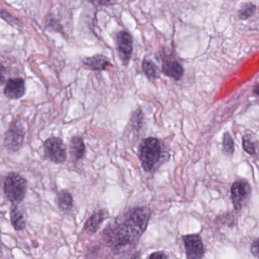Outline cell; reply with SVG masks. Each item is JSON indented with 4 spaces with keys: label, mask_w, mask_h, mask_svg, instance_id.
<instances>
[{
    "label": "cell",
    "mask_w": 259,
    "mask_h": 259,
    "mask_svg": "<svg viewBox=\"0 0 259 259\" xmlns=\"http://www.w3.org/2000/svg\"><path fill=\"white\" fill-rule=\"evenodd\" d=\"M223 147L224 152L227 156H232L234 152V142L228 132H226L224 135Z\"/></svg>",
    "instance_id": "e0dca14e"
},
{
    "label": "cell",
    "mask_w": 259,
    "mask_h": 259,
    "mask_svg": "<svg viewBox=\"0 0 259 259\" xmlns=\"http://www.w3.org/2000/svg\"><path fill=\"white\" fill-rule=\"evenodd\" d=\"M243 147L245 152H247L250 155L255 154V144L249 137L244 136L243 138Z\"/></svg>",
    "instance_id": "d6986e66"
},
{
    "label": "cell",
    "mask_w": 259,
    "mask_h": 259,
    "mask_svg": "<svg viewBox=\"0 0 259 259\" xmlns=\"http://www.w3.org/2000/svg\"><path fill=\"white\" fill-rule=\"evenodd\" d=\"M83 63L89 68L96 71H102L106 69L109 66H112L107 58L103 55H96L91 57L85 58Z\"/></svg>",
    "instance_id": "7c38bea8"
},
{
    "label": "cell",
    "mask_w": 259,
    "mask_h": 259,
    "mask_svg": "<svg viewBox=\"0 0 259 259\" xmlns=\"http://www.w3.org/2000/svg\"><path fill=\"white\" fill-rule=\"evenodd\" d=\"M70 152L74 161L81 160L86 152V147L83 138L80 136H73L70 141Z\"/></svg>",
    "instance_id": "4fadbf2b"
},
{
    "label": "cell",
    "mask_w": 259,
    "mask_h": 259,
    "mask_svg": "<svg viewBox=\"0 0 259 259\" xmlns=\"http://www.w3.org/2000/svg\"><path fill=\"white\" fill-rule=\"evenodd\" d=\"M27 181L18 173H10L3 182V191L8 200L12 203H21L27 190Z\"/></svg>",
    "instance_id": "3957f363"
},
{
    "label": "cell",
    "mask_w": 259,
    "mask_h": 259,
    "mask_svg": "<svg viewBox=\"0 0 259 259\" xmlns=\"http://www.w3.org/2000/svg\"><path fill=\"white\" fill-rule=\"evenodd\" d=\"M162 71L164 75L175 80H180L184 75L182 65L175 60H167L163 62Z\"/></svg>",
    "instance_id": "8fae6325"
},
{
    "label": "cell",
    "mask_w": 259,
    "mask_h": 259,
    "mask_svg": "<svg viewBox=\"0 0 259 259\" xmlns=\"http://www.w3.org/2000/svg\"><path fill=\"white\" fill-rule=\"evenodd\" d=\"M251 194L249 184L246 181H237L231 187V199L234 208L240 211L247 202Z\"/></svg>",
    "instance_id": "8992f818"
},
{
    "label": "cell",
    "mask_w": 259,
    "mask_h": 259,
    "mask_svg": "<svg viewBox=\"0 0 259 259\" xmlns=\"http://www.w3.org/2000/svg\"><path fill=\"white\" fill-rule=\"evenodd\" d=\"M143 69L149 79H153L158 77V69L156 65L152 61L148 59L143 61Z\"/></svg>",
    "instance_id": "2e32d148"
},
{
    "label": "cell",
    "mask_w": 259,
    "mask_h": 259,
    "mask_svg": "<svg viewBox=\"0 0 259 259\" xmlns=\"http://www.w3.org/2000/svg\"><path fill=\"white\" fill-rule=\"evenodd\" d=\"M149 217L150 210L146 207L131 210L124 222L111 232L110 242L114 247L121 249L137 241L146 231Z\"/></svg>",
    "instance_id": "6da1fadb"
},
{
    "label": "cell",
    "mask_w": 259,
    "mask_h": 259,
    "mask_svg": "<svg viewBox=\"0 0 259 259\" xmlns=\"http://www.w3.org/2000/svg\"><path fill=\"white\" fill-rule=\"evenodd\" d=\"M6 82V68L0 64V85H3Z\"/></svg>",
    "instance_id": "44dd1931"
},
{
    "label": "cell",
    "mask_w": 259,
    "mask_h": 259,
    "mask_svg": "<svg viewBox=\"0 0 259 259\" xmlns=\"http://www.w3.org/2000/svg\"><path fill=\"white\" fill-rule=\"evenodd\" d=\"M108 212L106 210H102L91 216L85 224L84 229L88 232L94 234L100 228V225L107 217Z\"/></svg>",
    "instance_id": "5bb4252c"
},
{
    "label": "cell",
    "mask_w": 259,
    "mask_h": 259,
    "mask_svg": "<svg viewBox=\"0 0 259 259\" xmlns=\"http://www.w3.org/2000/svg\"><path fill=\"white\" fill-rule=\"evenodd\" d=\"M98 3L101 5H107L109 4V3H112V2L115 1V0H97Z\"/></svg>",
    "instance_id": "603a6c76"
},
{
    "label": "cell",
    "mask_w": 259,
    "mask_h": 259,
    "mask_svg": "<svg viewBox=\"0 0 259 259\" xmlns=\"http://www.w3.org/2000/svg\"><path fill=\"white\" fill-rule=\"evenodd\" d=\"M254 92H255L257 95L259 96V85L255 86V88H254Z\"/></svg>",
    "instance_id": "cb8c5ba5"
},
{
    "label": "cell",
    "mask_w": 259,
    "mask_h": 259,
    "mask_svg": "<svg viewBox=\"0 0 259 259\" xmlns=\"http://www.w3.org/2000/svg\"><path fill=\"white\" fill-rule=\"evenodd\" d=\"M188 258H202L205 254L203 243L200 236L197 234L184 236L182 237Z\"/></svg>",
    "instance_id": "52a82bcc"
},
{
    "label": "cell",
    "mask_w": 259,
    "mask_h": 259,
    "mask_svg": "<svg viewBox=\"0 0 259 259\" xmlns=\"http://www.w3.org/2000/svg\"><path fill=\"white\" fill-rule=\"evenodd\" d=\"M118 50L120 55L123 56V61H128L133 51V39L131 34L125 30L120 31L117 35Z\"/></svg>",
    "instance_id": "30bf717a"
},
{
    "label": "cell",
    "mask_w": 259,
    "mask_h": 259,
    "mask_svg": "<svg viewBox=\"0 0 259 259\" xmlns=\"http://www.w3.org/2000/svg\"><path fill=\"white\" fill-rule=\"evenodd\" d=\"M25 134L26 127L23 122H14L5 135V147L12 152H18L22 147Z\"/></svg>",
    "instance_id": "277c9868"
},
{
    "label": "cell",
    "mask_w": 259,
    "mask_h": 259,
    "mask_svg": "<svg viewBox=\"0 0 259 259\" xmlns=\"http://www.w3.org/2000/svg\"><path fill=\"white\" fill-rule=\"evenodd\" d=\"M149 258H167V256L162 252H155L149 255Z\"/></svg>",
    "instance_id": "7402d4cb"
},
{
    "label": "cell",
    "mask_w": 259,
    "mask_h": 259,
    "mask_svg": "<svg viewBox=\"0 0 259 259\" xmlns=\"http://www.w3.org/2000/svg\"><path fill=\"white\" fill-rule=\"evenodd\" d=\"M10 220L16 231H21L27 226V208L21 203H12L10 207Z\"/></svg>",
    "instance_id": "9c48e42d"
},
{
    "label": "cell",
    "mask_w": 259,
    "mask_h": 259,
    "mask_svg": "<svg viewBox=\"0 0 259 259\" xmlns=\"http://www.w3.org/2000/svg\"><path fill=\"white\" fill-rule=\"evenodd\" d=\"M44 150L46 158L55 164H62L66 161V147L60 138L52 137L46 140Z\"/></svg>",
    "instance_id": "5b68a950"
},
{
    "label": "cell",
    "mask_w": 259,
    "mask_h": 259,
    "mask_svg": "<svg viewBox=\"0 0 259 259\" xmlns=\"http://www.w3.org/2000/svg\"><path fill=\"white\" fill-rule=\"evenodd\" d=\"M161 155L162 147L159 139L149 137L142 141L139 147V158L145 171H152L159 163Z\"/></svg>",
    "instance_id": "7a4b0ae2"
},
{
    "label": "cell",
    "mask_w": 259,
    "mask_h": 259,
    "mask_svg": "<svg viewBox=\"0 0 259 259\" xmlns=\"http://www.w3.org/2000/svg\"><path fill=\"white\" fill-rule=\"evenodd\" d=\"M25 93V81L22 78H12L6 82L4 94L9 100H19Z\"/></svg>",
    "instance_id": "ba28073f"
},
{
    "label": "cell",
    "mask_w": 259,
    "mask_h": 259,
    "mask_svg": "<svg viewBox=\"0 0 259 259\" xmlns=\"http://www.w3.org/2000/svg\"><path fill=\"white\" fill-rule=\"evenodd\" d=\"M255 9L256 8H255V5L252 3H246L240 9V12H239V17L241 19H247L253 15Z\"/></svg>",
    "instance_id": "ac0fdd59"
},
{
    "label": "cell",
    "mask_w": 259,
    "mask_h": 259,
    "mask_svg": "<svg viewBox=\"0 0 259 259\" xmlns=\"http://www.w3.org/2000/svg\"><path fill=\"white\" fill-rule=\"evenodd\" d=\"M58 205L64 211H70L73 206V196L67 190H62L58 193Z\"/></svg>",
    "instance_id": "9a60e30c"
},
{
    "label": "cell",
    "mask_w": 259,
    "mask_h": 259,
    "mask_svg": "<svg viewBox=\"0 0 259 259\" xmlns=\"http://www.w3.org/2000/svg\"><path fill=\"white\" fill-rule=\"evenodd\" d=\"M251 252L254 256L259 258V238L252 243L251 246Z\"/></svg>",
    "instance_id": "ffe728a7"
}]
</instances>
